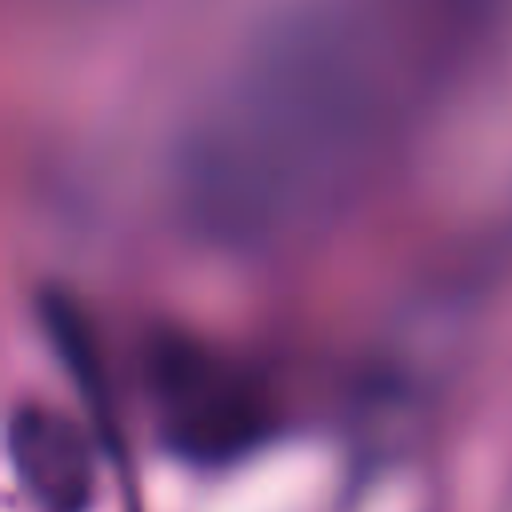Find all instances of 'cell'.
Wrapping results in <instances>:
<instances>
[{
  "label": "cell",
  "mask_w": 512,
  "mask_h": 512,
  "mask_svg": "<svg viewBox=\"0 0 512 512\" xmlns=\"http://www.w3.org/2000/svg\"><path fill=\"white\" fill-rule=\"evenodd\" d=\"M480 0H304L224 84L192 144L216 220L280 228L340 196L404 128Z\"/></svg>",
  "instance_id": "obj_1"
},
{
  "label": "cell",
  "mask_w": 512,
  "mask_h": 512,
  "mask_svg": "<svg viewBox=\"0 0 512 512\" xmlns=\"http://www.w3.org/2000/svg\"><path fill=\"white\" fill-rule=\"evenodd\" d=\"M144 384L156 436L188 464H236L276 432V404L260 376L192 336H156Z\"/></svg>",
  "instance_id": "obj_2"
},
{
  "label": "cell",
  "mask_w": 512,
  "mask_h": 512,
  "mask_svg": "<svg viewBox=\"0 0 512 512\" xmlns=\"http://www.w3.org/2000/svg\"><path fill=\"white\" fill-rule=\"evenodd\" d=\"M8 460L40 512H88L96 496L92 440L48 404H16L8 416Z\"/></svg>",
  "instance_id": "obj_3"
}]
</instances>
